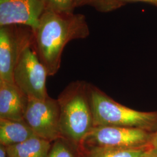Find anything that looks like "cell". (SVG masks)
<instances>
[{"instance_id":"obj_1","label":"cell","mask_w":157,"mask_h":157,"mask_svg":"<svg viewBox=\"0 0 157 157\" xmlns=\"http://www.w3.org/2000/svg\"><path fill=\"white\" fill-rule=\"evenodd\" d=\"M33 34L32 48L48 76H52L60 68L65 45L73 40L87 37L90 30L82 14L60 13L45 10Z\"/></svg>"},{"instance_id":"obj_2","label":"cell","mask_w":157,"mask_h":157,"mask_svg":"<svg viewBox=\"0 0 157 157\" xmlns=\"http://www.w3.org/2000/svg\"><path fill=\"white\" fill-rule=\"evenodd\" d=\"M89 84L84 80L73 82L57 98L61 137L79 147L94 128Z\"/></svg>"},{"instance_id":"obj_3","label":"cell","mask_w":157,"mask_h":157,"mask_svg":"<svg viewBox=\"0 0 157 157\" xmlns=\"http://www.w3.org/2000/svg\"><path fill=\"white\" fill-rule=\"evenodd\" d=\"M94 127L112 126L157 130V111L143 112L126 107L113 100L93 84H89Z\"/></svg>"},{"instance_id":"obj_4","label":"cell","mask_w":157,"mask_h":157,"mask_svg":"<svg viewBox=\"0 0 157 157\" xmlns=\"http://www.w3.org/2000/svg\"><path fill=\"white\" fill-rule=\"evenodd\" d=\"M152 132L143 129L112 126H95L86 136L80 148H140L150 146Z\"/></svg>"},{"instance_id":"obj_5","label":"cell","mask_w":157,"mask_h":157,"mask_svg":"<svg viewBox=\"0 0 157 157\" xmlns=\"http://www.w3.org/2000/svg\"><path fill=\"white\" fill-rule=\"evenodd\" d=\"M48 72L32 48L23 51L13 72V82L29 99L45 100L49 95L46 87Z\"/></svg>"},{"instance_id":"obj_6","label":"cell","mask_w":157,"mask_h":157,"mask_svg":"<svg viewBox=\"0 0 157 157\" xmlns=\"http://www.w3.org/2000/svg\"><path fill=\"white\" fill-rule=\"evenodd\" d=\"M23 121L37 137L54 141L62 137L60 132V109L57 99H29Z\"/></svg>"},{"instance_id":"obj_7","label":"cell","mask_w":157,"mask_h":157,"mask_svg":"<svg viewBox=\"0 0 157 157\" xmlns=\"http://www.w3.org/2000/svg\"><path fill=\"white\" fill-rule=\"evenodd\" d=\"M33 30L17 25L0 28V81L13 82V72L19 58L33 42Z\"/></svg>"},{"instance_id":"obj_8","label":"cell","mask_w":157,"mask_h":157,"mask_svg":"<svg viewBox=\"0 0 157 157\" xmlns=\"http://www.w3.org/2000/svg\"><path fill=\"white\" fill-rule=\"evenodd\" d=\"M45 10L41 0H0V27L23 25L34 32Z\"/></svg>"},{"instance_id":"obj_9","label":"cell","mask_w":157,"mask_h":157,"mask_svg":"<svg viewBox=\"0 0 157 157\" xmlns=\"http://www.w3.org/2000/svg\"><path fill=\"white\" fill-rule=\"evenodd\" d=\"M28 100L14 83L0 81V119L23 121Z\"/></svg>"},{"instance_id":"obj_10","label":"cell","mask_w":157,"mask_h":157,"mask_svg":"<svg viewBox=\"0 0 157 157\" xmlns=\"http://www.w3.org/2000/svg\"><path fill=\"white\" fill-rule=\"evenodd\" d=\"M37 137L24 121L0 119V144L6 146L17 144Z\"/></svg>"},{"instance_id":"obj_11","label":"cell","mask_w":157,"mask_h":157,"mask_svg":"<svg viewBox=\"0 0 157 157\" xmlns=\"http://www.w3.org/2000/svg\"><path fill=\"white\" fill-rule=\"evenodd\" d=\"M51 141L34 137L21 143L6 146L9 157H47Z\"/></svg>"},{"instance_id":"obj_12","label":"cell","mask_w":157,"mask_h":157,"mask_svg":"<svg viewBox=\"0 0 157 157\" xmlns=\"http://www.w3.org/2000/svg\"><path fill=\"white\" fill-rule=\"evenodd\" d=\"M150 146L140 148H96L82 150L83 157H145Z\"/></svg>"},{"instance_id":"obj_13","label":"cell","mask_w":157,"mask_h":157,"mask_svg":"<svg viewBox=\"0 0 157 157\" xmlns=\"http://www.w3.org/2000/svg\"><path fill=\"white\" fill-rule=\"evenodd\" d=\"M80 147L67 139L60 137L54 141L47 157H80Z\"/></svg>"},{"instance_id":"obj_14","label":"cell","mask_w":157,"mask_h":157,"mask_svg":"<svg viewBox=\"0 0 157 157\" xmlns=\"http://www.w3.org/2000/svg\"><path fill=\"white\" fill-rule=\"evenodd\" d=\"M75 8L91 6L98 11L107 13L120 8L114 0H74Z\"/></svg>"},{"instance_id":"obj_15","label":"cell","mask_w":157,"mask_h":157,"mask_svg":"<svg viewBox=\"0 0 157 157\" xmlns=\"http://www.w3.org/2000/svg\"><path fill=\"white\" fill-rule=\"evenodd\" d=\"M45 10L60 13H72L75 8L74 0H41Z\"/></svg>"},{"instance_id":"obj_16","label":"cell","mask_w":157,"mask_h":157,"mask_svg":"<svg viewBox=\"0 0 157 157\" xmlns=\"http://www.w3.org/2000/svg\"><path fill=\"white\" fill-rule=\"evenodd\" d=\"M118 6L121 8L127 4L132 2H144L157 8V0H114Z\"/></svg>"},{"instance_id":"obj_17","label":"cell","mask_w":157,"mask_h":157,"mask_svg":"<svg viewBox=\"0 0 157 157\" xmlns=\"http://www.w3.org/2000/svg\"><path fill=\"white\" fill-rule=\"evenodd\" d=\"M150 150L157 153V130L154 132L150 143Z\"/></svg>"},{"instance_id":"obj_18","label":"cell","mask_w":157,"mask_h":157,"mask_svg":"<svg viewBox=\"0 0 157 157\" xmlns=\"http://www.w3.org/2000/svg\"><path fill=\"white\" fill-rule=\"evenodd\" d=\"M0 157H9L6 150V147L0 144Z\"/></svg>"},{"instance_id":"obj_19","label":"cell","mask_w":157,"mask_h":157,"mask_svg":"<svg viewBox=\"0 0 157 157\" xmlns=\"http://www.w3.org/2000/svg\"><path fill=\"white\" fill-rule=\"evenodd\" d=\"M145 157H157V153L150 149V150L147 152Z\"/></svg>"}]
</instances>
